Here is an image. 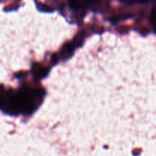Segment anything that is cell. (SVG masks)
<instances>
[{
	"mask_svg": "<svg viewBox=\"0 0 156 156\" xmlns=\"http://www.w3.org/2000/svg\"><path fill=\"white\" fill-rule=\"evenodd\" d=\"M46 93L42 88L23 86L15 91L0 85V111L9 115H30L41 106Z\"/></svg>",
	"mask_w": 156,
	"mask_h": 156,
	"instance_id": "obj_1",
	"label": "cell"
},
{
	"mask_svg": "<svg viewBox=\"0 0 156 156\" xmlns=\"http://www.w3.org/2000/svg\"><path fill=\"white\" fill-rule=\"evenodd\" d=\"M93 2V0H69L71 7L75 10L83 11L88 9Z\"/></svg>",
	"mask_w": 156,
	"mask_h": 156,
	"instance_id": "obj_2",
	"label": "cell"
},
{
	"mask_svg": "<svg viewBox=\"0 0 156 156\" xmlns=\"http://www.w3.org/2000/svg\"><path fill=\"white\" fill-rule=\"evenodd\" d=\"M33 71L34 73L35 76H37L38 78H42L46 76L47 75V70L44 69L43 68H41V66H34L33 67Z\"/></svg>",
	"mask_w": 156,
	"mask_h": 156,
	"instance_id": "obj_3",
	"label": "cell"
}]
</instances>
